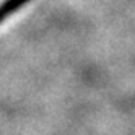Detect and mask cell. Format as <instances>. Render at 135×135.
Instances as JSON below:
<instances>
[{"instance_id":"cell-1","label":"cell","mask_w":135,"mask_h":135,"mask_svg":"<svg viewBox=\"0 0 135 135\" xmlns=\"http://www.w3.org/2000/svg\"><path fill=\"white\" fill-rule=\"evenodd\" d=\"M30 0H5L0 3V23L3 20H7L12 13H15L16 10H20L23 5H26Z\"/></svg>"}]
</instances>
